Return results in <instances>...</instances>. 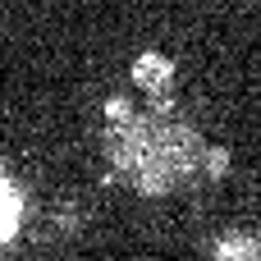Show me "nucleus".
Returning a JSON list of instances; mask_svg holds the SVG:
<instances>
[{
	"label": "nucleus",
	"mask_w": 261,
	"mask_h": 261,
	"mask_svg": "<svg viewBox=\"0 0 261 261\" xmlns=\"http://www.w3.org/2000/svg\"><path fill=\"white\" fill-rule=\"evenodd\" d=\"M115 156L119 165L133 170L138 188L147 193H165L174 184H184L202 156L197 138L188 124H170V119H128L115 128Z\"/></svg>",
	"instance_id": "f257e3e1"
},
{
	"label": "nucleus",
	"mask_w": 261,
	"mask_h": 261,
	"mask_svg": "<svg viewBox=\"0 0 261 261\" xmlns=\"http://www.w3.org/2000/svg\"><path fill=\"white\" fill-rule=\"evenodd\" d=\"M133 78H138V87H142V92H151V96H165V92H170V83H174V64H170L165 55L147 50V55H138V64H133Z\"/></svg>",
	"instance_id": "f03ea898"
},
{
	"label": "nucleus",
	"mask_w": 261,
	"mask_h": 261,
	"mask_svg": "<svg viewBox=\"0 0 261 261\" xmlns=\"http://www.w3.org/2000/svg\"><path fill=\"white\" fill-rule=\"evenodd\" d=\"M202 165H206L211 179H220V174L229 170V151H225V147H206V151H202Z\"/></svg>",
	"instance_id": "7ed1b4c3"
}]
</instances>
